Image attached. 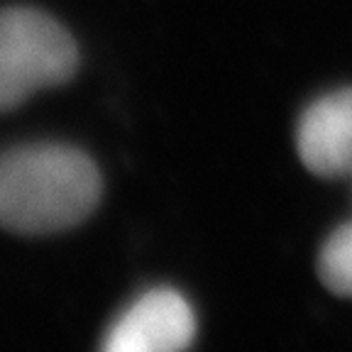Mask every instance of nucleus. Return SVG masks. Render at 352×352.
Masks as SVG:
<instances>
[{"label":"nucleus","mask_w":352,"mask_h":352,"mask_svg":"<svg viewBox=\"0 0 352 352\" xmlns=\"http://www.w3.org/2000/svg\"><path fill=\"white\" fill-rule=\"evenodd\" d=\"M100 198L98 169L66 144H30L0 154V226L25 235L74 228Z\"/></svg>","instance_id":"1"},{"label":"nucleus","mask_w":352,"mask_h":352,"mask_svg":"<svg viewBox=\"0 0 352 352\" xmlns=\"http://www.w3.org/2000/svg\"><path fill=\"white\" fill-rule=\"evenodd\" d=\"M76 69L72 34L39 10H0V110L64 83Z\"/></svg>","instance_id":"2"},{"label":"nucleus","mask_w":352,"mask_h":352,"mask_svg":"<svg viewBox=\"0 0 352 352\" xmlns=\"http://www.w3.org/2000/svg\"><path fill=\"white\" fill-rule=\"evenodd\" d=\"M193 336L191 303L174 289H154L122 311L98 352H184Z\"/></svg>","instance_id":"3"},{"label":"nucleus","mask_w":352,"mask_h":352,"mask_svg":"<svg viewBox=\"0 0 352 352\" xmlns=\"http://www.w3.org/2000/svg\"><path fill=\"white\" fill-rule=\"evenodd\" d=\"M296 147L308 171L325 179L352 176V88L323 96L303 113Z\"/></svg>","instance_id":"4"},{"label":"nucleus","mask_w":352,"mask_h":352,"mask_svg":"<svg viewBox=\"0 0 352 352\" xmlns=\"http://www.w3.org/2000/svg\"><path fill=\"white\" fill-rule=\"evenodd\" d=\"M318 276L333 294L352 298V223L325 240L318 254Z\"/></svg>","instance_id":"5"}]
</instances>
